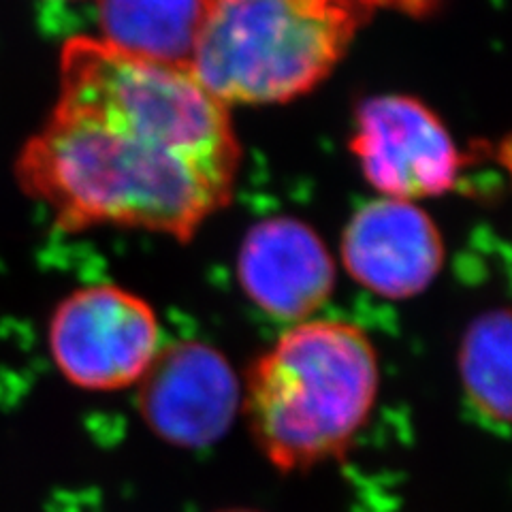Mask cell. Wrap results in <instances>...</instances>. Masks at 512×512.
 Here are the masks:
<instances>
[{
  "mask_svg": "<svg viewBox=\"0 0 512 512\" xmlns=\"http://www.w3.org/2000/svg\"><path fill=\"white\" fill-rule=\"evenodd\" d=\"M58 69L52 114L24 143L15 173L60 229L190 242L231 203L242 163L231 109L188 67L73 37Z\"/></svg>",
  "mask_w": 512,
  "mask_h": 512,
  "instance_id": "1",
  "label": "cell"
},
{
  "mask_svg": "<svg viewBox=\"0 0 512 512\" xmlns=\"http://www.w3.org/2000/svg\"><path fill=\"white\" fill-rule=\"evenodd\" d=\"M378 380L376 350L361 327L333 318L295 323L248 376L256 442L286 472L342 455L374 408Z\"/></svg>",
  "mask_w": 512,
  "mask_h": 512,
  "instance_id": "2",
  "label": "cell"
},
{
  "mask_svg": "<svg viewBox=\"0 0 512 512\" xmlns=\"http://www.w3.org/2000/svg\"><path fill=\"white\" fill-rule=\"evenodd\" d=\"M370 18L352 0H203L188 69L229 109L291 103L329 79Z\"/></svg>",
  "mask_w": 512,
  "mask_h": 512,
  "instance_id": "3",
  "label": "cell"
},
{
  "mask_svg": "<svg viewBox=\"0 0 512 512\" xmlns=\"http://www.w3.org/2000/svg\"><path fill=\"white\" fill-rule=\"evenodd\" d=\"M160 340L163 331L150 303L114 284L69 293L47 329L58 372L86 391H118L139 382Z\"/></svg>",
  "mask_w": 512,
  "mask_h": 512,
  "instance_id": "4",
  "label": "cell"
},
{
  "mask_svg": "<svg viewBox=\"0 0 512 512\" xmlns=\"http://www.w3.org/2000/svg\"><path fill=\"white\" fill-rule=\"evenodd\" d=\"M350 152L380 197L410 203L453 190L463 169L461 150L440 116L408 94L363 101Z\"/></svg>",
  "mask_w": 512,
  "mask_h": 512,
  "instance_id": "5",
  "label": "cell"
},
{
  "mask_svg": "<svg viewBox=\"0 0 512 512\" xmlns=\"http://www.w3.org/2000/svg\"><path fill=\"white\" fill-rule=\"evenodd\" d=\"M139 410L158 438L203 448L227 434L239 408V382L216 348L195 340L158 350L143 374Z\"/></svg>",
  "mask_w": 512,
  "mask_h": 512,
  "instance_id": "6",
  "label": "cell"
},
{
  "mask_svg": "<svg viewBox=\"0 0 512 512\" xmlns=\"http://www.w3.org/2000/svg\"><path fill=\"white\" fill-rule=\"evenodd\" d=\"M444 239L423 207L378 197L352 214L342 233V263L365 291L384 299L425 293L444 267Z\"/></svg>",
  "mask_w": 512,
  "mask_h": 512,
  "instance_id": "7",
  "label": "cell"
},
{
  "mask_svg": "<svg viewBox=\"0 0 512 512\" xmlns=\"http://www.w3.org/2000/svg\"><path fill=\"white\" fill-rule=\"evenodd\" d=\"M237 282L265 314L303 323L333 295L335 261L310 224L276 216L246 233L237 254Z\"/></svg>",
  "mask_w": 512,
  "mask_h": 512,
  "instance_id": "8",
  "label": "cell"
},
{
  "mask_svg": "<svg viewBox=\"0 0 512 512\" xmlns=\"http://www.w3.org/2000/svg\"><path fill=\"white\" fill-rule=\"evenodd\" d=\"M99 39L118 50L188 67L203 20V0H96Z\"/></svg>",
  "mask_w": 512,
  "mask_h": 512,
  "instance_id": "9",
  "label": "cell"
},
{
  "mask_svg": "<svg viewBox=\"0 0 512 512\" xmlns=\"http://www.w3.org/2000/svg\"><path fill=\"white\" fill-rule=\"evenodd\" d=\"M461 384L472 410L489 429L506 434L510 425V312L480 314L463 335Z\"/></svg>",
  "mask_w": 512,
  "mask_h": 512,
  "instance_id": "10",
  "label": "cell"
},
{
  "mask_svg": "<svg viewBox=\"0 0 512 512\" xmlns=\"http://www.w3.org/2000/svg\"><path fill=\"white\" fill-rule=\"evenodd\" d=\"M359 5L367 15H374L376 11H395L406 18H427L444 0H352Z\"/></svg>",
  "mask_w": 512,
  "mask_h": 512,
  "instance_id": "11",
  "label": "cell"
},
{
  "mask_svg": "<svg viewBox=\"0 0 512 512\" xmlns=\"http://www.w3.org/2000/svg\"><path fill=\"white\" fill-rule=\"evenodd\" d=\"M229 512H252V510H229Z\"/></svg>",
  "mask_w": 512,
  "mask_h": 512,
  "instance_id": "12",
  "label": "cell"
}]
</instances>
